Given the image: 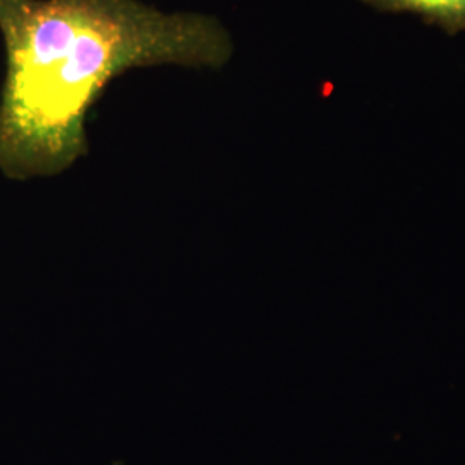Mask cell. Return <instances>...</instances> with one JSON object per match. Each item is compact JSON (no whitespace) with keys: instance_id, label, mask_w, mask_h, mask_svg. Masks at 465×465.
I'll return each mask as SVG.
<instances>
[{"instance_id":"obj_1","label":"cell","mask_w":465,"mask_h":465,"mask_svg":"<svg viewBox=\"0 0 465 465\" xmlns=\"http://www.w3.org/2000/svg\"><path fill=\"white\" fill-rule=\"evenodd\" d=\"M0 173L17 182L61 174L88 153V113L121 74L221 69L234 52L216 16L140 0H0Z\"/></svg>"},{"instance_id":"obj_2","label":"cell","mask_w":465,"mask_h":465,"mask_svg":"<svg viewBox=\"0 0 465 465\" xmlns=\"http://www.w3.org/2000/svg\"><path fill=\"white\" fill-rule=\"evenodd\" d=\"M380 13L414 15L455 36L465 32V0H361Z\"/></svg>"}]
</instances>
